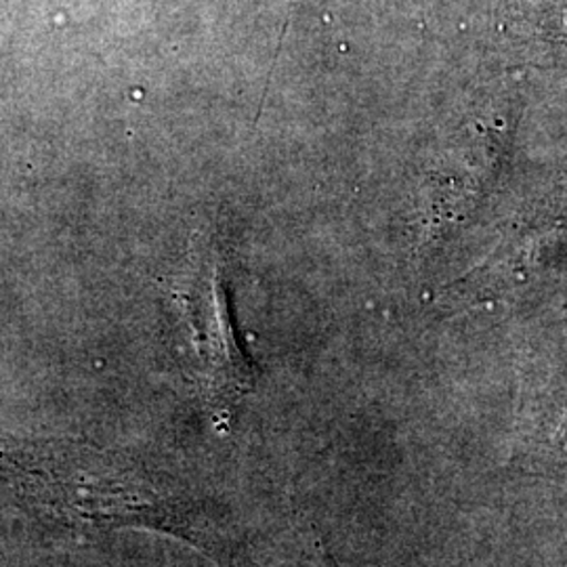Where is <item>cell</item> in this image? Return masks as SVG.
Segmentation results:
<instances>
[{
	"label": "cell",
	"instance_id": "cell-1",
	"mask_svg": "<svg viewBox=\"0 0 567 567\" xmlns=\"http://www.w3.org/2000/svg\"><path fill=\"white\" fill-rule=\"evenodd\" d=\"M0 466L61 519L95 529H147L179 538L219 567H236L240 538L208 498L114 450L79 442L0 440Z\"/></svg>",
	"mask_w": 567,
	"mask_h": 567
},
{
	"label": "cell",
	"instance_id": "cell-3",
	"mask_svg": "<svg viewBox=\"0 0 567 567\" xmlns=\"http://www.w3.org/2000/svg\"><path fill=\"white\" fill-rule=\"evenodd\" d=\"M508 23L517 34L567 42V0H511Z\"/></svg>",
	"mask_w": 567,
	"mask_h": 567
},
{
	"label": "cell",
	"instance_id": "cell-2",
	"mask_svg": "<svg viewBox=\"0 0 567 567\" xmlns=\"http://www.w3.org/2000/svg\"><path fill=\"white\" fill-rule=\"evenodd\" d=\"M171 290L189 332L204 402L215 426L225 431L257 374L236 334L217 248L198 238Z\"/></svg>",
	"mask_w": 567,
	"mask_h": 567
}]
</instances>
